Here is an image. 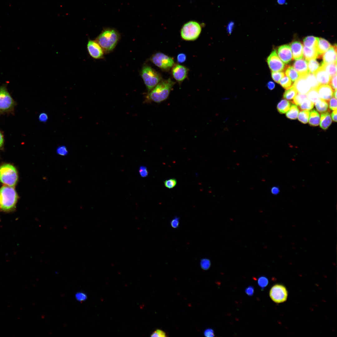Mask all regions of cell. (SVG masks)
I'll return each instance as SVG.
<instances>
[{
	"instance_id": "obj_56",
	"label": "cell",
	"mask_w": 337,
	"mask_h": 337,
	"mask_svg": "<svg viewBox=\"0 0 337 337\" xmlns=\"http://www.w3.org/2000/svg\"><path fill=\"white\" fill-rule=\"evenodd\" d=\"M337 110H334L331 113V118L334 121L337 122Z\"/></svg>"
},
{
	"instance_id": "obj_52",
	"label": "cell",
	"mask_w": 337,
	"mask_h": 337,
	"mask_svg": "<svg viewBox=\"0 0 337 337\" xmlns=\"http://www.w3.org/2000/svg\"><path fill=\"white\" fill-rule=\"evenodd\" d=\"M254 289L253 287L250 286L247 287L245 290V292L249 296L252 295L254 293Z\"/></svg>"
},
{
	"instance_id": "obj_6",
	"label": "cell",
	"mask_w": 337,
	"mask_h": 337,
	"mask_svg": "<svg viewBox=\"0 0 337 337\" xmlns=\"http://www.w3.org/2000/svg\"><path fill=\"white\" fill-rule=\"evenodd\" d=\"M17 179V170L13 165L6 164L0 167V181L1 183L13 187L16 184Z\"/></svg>"
},
{
	"instance_id": "obj_33",
	"label": "cell",
	"mask_w": 337,
	"mask_h": 337,
	"mask_svg": "<svg viewBox=\"0 0 337 337\" xmlns=\"http://www.w3.org/2000/svg\"><path fill=\"white\" fill-rule=\"evenodd\" d=\"M307 95V98L314 104L320 99L316 89H311Z\"/></svg>"
},
{
	"instance_id": "obj_43",
	"label": "cell",
	"mask_w": 337,
	"mask_h": 337,
	"mask_svg": "<svg viewBox=\"0 0 337 337\" xmlns=\"http://www.w3.org/2000/svg\"><path fill=\"white\" fill-rule=\"evenodd\" d=\"M329 108L330 110H337L336 99L333 97L330 99L329 101Z\"/></svg>"
},
{
	"instance_id": "obj_19",
	"label": "cell",
	"mask_w": 337,
	"mask_h": 337,
	"mask_svg": "<svg viewBox=\"0 0 337 337\" xmlns=\"http://www.w3.org/2000/svg\"><path fill=\"white\" fill-rule=\"evenodd\" d=\"M293 58L295 60L300 59L303 57V46L298 41H294L290 44Z\"/></svg>"
},
{
	"instance_id": "obj_25",
	"label": "cell",
	"mask_w": 337,
	"mask_h": 337,
	"mask_svg": "<svg viewBox=\"0 0 337 337\" xmlns=\"http://www.w3.org/2000/svg\"><path fill=\"white\" fill-rule=\"evenodd\" d=\"M336 63H325L322 62L320 66L323 67L331 77L337 74Z\"/></svg>"
},
{
	"instance_id": "obj_44",
	"label": "cell",
	"mask_w": 337,
	"mask_h": 337,
	"mask_svg": "<svg viewBox=\"0 0 337 337\" xmlns=\"http://www.w3.org/2000/svg\"><path fill=\"white\" fill-rule=\"evenodd\" d=\"M151 337H166V333L163 330L157 329L154 331L151 335Z\"/></svg>"
},
{
	"instance_id": "obj_13",
	"label": "cell",
	"mask_w": 337,
	"mask_h": 337,
	"mask_svg": "<svg viewBox=\"0 0 337 337\" xmlns=\"http://www.w3.org/2000/svg\"><path fill=\"white\" fill-rule=\"evenodd\" d=\"M188 72L186 67L179 64L173 66L172 70L173 77L178 82H182L187 77Z\"/></svg>"
},
{
	"instance_id": "obj_20",
	"label": "cell",
	"mask_w": 337,
	"mask_h": 337,
	"mask_svg": "<svg viewBox=\"0 0 337 337\" xmlns=\"http://www.w3.org/2000/svg\"><path fill=\"white\" fill-rule=\"evenodd\" d=\"M330 44L326 39L319 38L317 51L318 54V58H322L323 54L329 49L331 46Z\"/></svg>"
},
{
	"instance_id": "obj_41",
	"label": "cell",
	"mask_w": 337,
	"mask_h": 337,
	"mask_svg": "<svg viewBox=\"0 0 337 337\" xmlns=\"http://www.w3.org/2000/svg\"><path fill=\"white\" fill-rule=\"evenodd\" d=\"M176 184V180L173 178L166 180L164 182L165 186L169 188H173L175 186Z\"/></svg>"
},
{
	"instance_id": "obj_35",
	"label": "cell",
	"mask_w": 337,
	"mask_h": 337,
	"mask_svg": "<svg viewBox=\"0 0 337 337\" xmlns=\"http://www.w3.org/2000/svg\"><path fill=\"white\" fill-rule=\"evenodd\" d=\"M310 111L308 110H303L300 111L298 115V120L302 123L306 124L308 122Z\"/></svg>"
},
{
	"instance_id": "obj_11",
	"label": "cell",
	"mask_w": 337,
	"mask_h": 337,
	"mask_svg": "<svg viewBox=\"0 0 337 337\" xmlns=\"http://www.w3.org/2000/svg\"><path fill=\"white\" fill-rule=\"evenodd\" d=\"M87 48L89 55L93 58L100 59L104 57V51L95 40H89L87 45Z\"/></svg>"
},
{
	"instance_id": "obj_38",
	"label": "cell",
	"mask_w": 337,
	"mask_h": 337,
	"mask_svg": "<svg viewBox=\"0 0 337 337\" xmlns=\"http://www.w3.org/2000/svg\"><path fill=\"white\" fill-rule=\"evenodd\" d=\"M307 98L306 94L298 93L293 99L292 102L296 105L300 106L303 101Z\"/></svg>"
},
{
	"instance_id": "obj_34",
	"label": "cell",
	"mask_w": 337,
	"mask_h": 337,
	"mask_svg": "<svg viewBox=\"0 0 337 337\" xmlns=\"http://www.w3.org/2000/svg\"><path fill=\"white\" fill-rule=\"evenodd\" d=\"M314 104L307 98L305 99L299 106V108L302 110H309L312 109Z\"/></svg>"
},
{
	"instance_id": "obj_1",
	"label": "cell",
	"mask_w": 337,
	"mask_h": 337,
	"mask_svg": "<svg viewBox=\"0 0 337 337\" xmlns=\"http://www.w3.org/2000/svg\"><path fill=\"white\" fill-rule=\"evenodd\" d=\"M175 82L170 78L161 81L145 96V102L160 103L168 97Z\"/></svg>"
},
{
	"instance_id": "obj_29",
	"label": "cell",
	"mask_w": 337,
	"mask_h": 337,
	"mask_svg": "<svg viewBox=\"0 0 337 337\" xmlns=\"http://www.w3.org/2000/svg\"><path fill=\"white\" fill-rule=\"evenodd\" d=\"M315 104L316 110L320 113L325 112L328 109V104L325 100L320 98Z\"/></svg>"
},
{
	"instance_id": "obj_16",
	"label": "cell",
	"mask_w": 337,
	"mask_h": 337,
	"mask_svg": "<svg viewBox=\"0 0 337 337\" xmlns=\"http://www.w3.org/2000/svg\"><path fill=\"white\" fill-rule=\"evenodd\" d=\"M293 67L298 73L300 76H305L309 72L308 62L304 58L296 60L294 62Z\"/></svg>"
},
{
	"instance_id": "obj_8",
	"label": "cell",
	"mask_w": 337,
	"mask_h": 337,
	"mask_svg": "<svg viewBox=\"0 0 337 337\" xmlns=\"http://www.w3.org/2000/svg\"><path fill=\"white\" fill-rule=\"evenodd\" d=\"M150 60L157 67L164 70H169L174 64V60L172 57L160 52L153 55Z\"/></svg>"
},
{
	"instance_id": "obj_28",
	"label": "cell",
	"mask_w": 337,
	"mask_h": 337,
	"mask_svg": "<svg viewBox=\"0 0 337 337\" xmlns=\"http://www.w3.org/2000/svg\"><path fill=\"white\" fill-rule=\"evenodd\" d=\"M286 75L293 81H295L300 76L297 72L293 66H287L285 70Z\"/></svg>"
},
{
	"instance_id": "obj_40",
	"label": "cell",
	"mask_w": 337,
	"mask_h": 337,
	"mask_svg": "<svg viewBox=\"0 0 337 337\" xmlns=\"http://www.w3.org/2000/svg\"><path fill=\"white\" fill-rule=\"evenodd\" d=\"M56 152L58 154L62 156L67 155L68 153L67 148L64 145L58 147L56 149Z\"/></svg>"
},
{
	"instance_id": "obj_14",
	"label": "cell",
	"mask_w": 337,
	"mask_h": 337,
	"mask_svg": "<svg viewBox=\"0 0 337 337\" xmlns=\"http://www.w3.org/2000/svg\"><path fill=\"white\" fill-rule=\"evenodd\" d=\"M293 85L298 93L302 94H307L311 89L305 76H300Z\"/></svg>"
},
{
	"instance_id": "obj_46",
	"label": "cell",
	"mask_w": 337,
	"mask_h": 337,
	"mask_svg": "<svg viewBox=\"0 0 337 337\" xmlns=\"http://www.w3.org/2000/svg\"><path fill=\"white\" fill-rule=\"evenodd\" d=\"M337 74L331 77L329 84L334 90H337Z\"/></svg>"
},
{
	"instance_id": "obj_26",
	"label": "cell",
	"mask_w": 337,
	"mask_h": 337,
	"mask_svg": "<svg viewBox=\"0 0 337 337\" xmlns=\"http://www.w3.org/2000/svg\"><path fill=\"white\" fill-rule=\"evenodd\" d=\"M290 107V102L285 99H284L281 100L278 104L277 108L280 113L283 114L286 113L289 110Z\"/></svg>"
},
{
	"instance_id": "obj_47",
	"label": "cell",
	"mask_w": 337,
	"mask_h": 337,
	"mask_svg": "<svg viewBox=\"0 0 337 337\" xmlns=\"http://www.w3.org/2000/svg\"><path fill=\"white\" fill-rule=\"evenodd\" d=\"M38 119L40 122H46L48 119V115L45 112L42 113L39 115Z\"/></svg>"
},
{
	"instance_id": "obj_9",
	"label": "cell",
	"mask_w": 337,
	"mask_h": 337,
	"mask_svg": "<svg viewBox=\"0 0 337 337\" xmlns=\"http://www.w3.org/2000/svg\"><path fill=\"white\" fill-rule=\"evenodd\" d=\"M270 296L272 300L275 303H281L286 300L288 292L284 286L276 284L271 288L270 291Z\"/></svg>"
},
{
	"instance_id": "obj_31",
	"label": "cell",
	"mask_w": 337,
	"mask_h": 337,
	"mask_svg": "<svg viewBox=\"0 0 337 337\" xmlns=\"http://www.w3.org/2000/svg\"><path fill=\"white\" fill-rule=\"evenodd\" d=\"M297 93L295 87L292 85L289 88L286 89L283 94L284 98L289 100L293 99Z\"/></svg>"
},
{
	"instance_id": "obj_50",
	"label": "cell",
	"mask_w": 337,
	"mask_h": 337,
	"mask_svg": "<svg viewBox=\"0 0 337 337\" xmlns=\"http://www.w3.org/2000/svg\"><path fill=\"white\" fill-rule=\"evenodd\" d=\"M204 335L206 337H213L214 336V331L212 329H209L206 330L204 332Z\"/></svg>"
},
{
	"instance_id": "obj_27",
	"label": "cell",
	"mask_w": 337,
	"mask_h": 337,
	"mask_svg": "<svg viewBox=\"0 0 337 337\" xmlns=\"http://www.w3.org/2000/svg\"><path fill=\"white\" fill-rule=\"evenodd\" d=\"M305 76L311 89H316L320 85V83L317 80L315 74L309 72Z\"/></svg>"
},
{
	"instance_id": "obj_2",
	"label": "cell",
	"mask_w": 337,
	"mask_h": 337,
	"mask_svg": "<svg viewBox=\"0 0 337 337\" xmlns=\"http://www.w3.org/2000/svg\"><path fill=\"white\" fill-rule=\"evenodd\" d=\"M120 37L119 32L115 29L105 28L95 41L103 49L104 53L112 52L117 45Z\"/></svg>"
},
{
	"instance_id": "obj_57",
	"label": "cell",
	"mask_w": 337,
	"mask_h": 337,
	"mask_svg": "<svg viewBox=\"0 0 337 337\" xmlns=\"http://www.w3.org/2000/svg\"><path fill=\"white\" fill-rule=\"evenodd\" d=\"M277 2L280 5H284L286 3V0H277Z\"/></svg>"
},
{
	"instance_id": "obj_36",
	"label": "cell",
	"mask_w": 337,
	"mask_h": 337,
	"mask_svg": "<svg viewBox=\"0 0 337 337\" xmlns=\"http://www.w3.org/2000/svg\"><path fill=\"white\" fill-rule=\"evenodd\" d=\"M279 83L283 88L286 89L289 88L292 85L291 81L286 75H285L281 79Z\"/></svg>"
},
{
	"instance_id": "obj_21",
	"label": "cell",
	"mask_w": 337,
	"mask_h": 337,
	"mask_svg": "<svg viewBox=\"0 0 337 337\" xmlns=\"http://www.w3.org/2000/svg\"><path fill=\"white\" fill-rule=\"evenodd\" d=\"M320 126L323 129H327L332 123V120L330 112L325 111L321 113Z\"/></svg>"
},
{
	"instance_id": "obj_7",
	"label": "cell",
	"mask_w": 337,
	"mask_h": 337,
	"mask_svg": "<svg viewBox=\"0 0 337 337\" xmlns=\"http://www.w3.org/2000/svg\"><path fill=\"white\" fill-rule=\"evenodd\" d=\"M201 30L199 23L195 21H190L183 26L180 31L181 36L184 40H195L199 36Z\"/></svg>"
},
{
	"instance_id": "obj_17",
	"label": "cell",
	"mask_w": 337,
	"mask_h": 337,
	"mask_svg": "<svg viewBox=\"0 0 337 337\" xmlns=\"http://www.w3.org/2000/svg\"><path fill=\"white\" fill-rule=\"evenodd\" d=\"M324 63H330L337 62V46L335 44L331 46L322 55Z\"/></svg>"
},
{
	"instance_id": "obj_12",
	"label": "cell",
	"mask_w": 337,
	"mask_h": 337,
	"mask_svg": "<svg viewBox=\"0 0 337 337\" xmlns=\"http://www.w3.org/2000/svg\"><path fill=\"white\" fill-rule=\"evenodd\" d=\"M277 53L280 59L285 63H288L293 59L291 49L289 45H284L279 46L277 49Z\"/></svg>"
},
{
	"instance_id": "obj_18",
	"label": "cell",
	"mask_w": 337,
	"mask_h": 337,
	"mask_svg": "<svg viewBox=\"0 0 337 337\" xmlns=\"http://www.w3.org/2000/svg\"><path fill=\"white\" fill-rule=\"evenodd\" d=\"M315 77L320 85L329 84L331 77L325 70L321 66L315 73Z\"/></svg>"
},
{
	"instance_id": "obj_37",
	"label": "cell",
	"mask_w": 337,
	"mask_h": 337,
	"mask_svg": "<svg viewBox=\"0 0 337 337\" xmlns=\"http://www.w3.org/2000/svg\"><path fill=\"white\" fill-rule=\"evenodd\" d=\"M283 71H272L271 76L273 80L276 82L279 83L281 79L285 76Z\"/></svg>"
},
{
	"instance_id": "obj_42",
	"label": "cell",
	"mask_w": 337,
	"mask_h": 337,
	"mask_svg": "<svg viewBox=\"0 0 337 337\" xmlns=\"http://www.w3.org/2000/svg\"><path fill=\"white\" fill-rule=\"evenodd\" d=\"M268 283L267 279L265 277L261 276L258 279V283L260 287L263 288L266 286Z\"/></svg>"
},
{
	"instance_id": "obj_58",
	"label": "cell",
	"mask_w": 337,
	"mask_h": 337,
	"mask_svg": "<svg viewBox=\"0 0 337 337\" xmlns=\"http://www.w3.org/2000/svg\"><path fill=\"white\" fill-rule=\"evenodd\" d=\"M333 95L334 97L336 99V98H337V90H335L334 93H333Z\"/></svg>"
},
{
	"instance_id": "obj_4",
	"label": "cell",
	"mask_w": 337,
	"mask_h": 337,
	"mask_svg": "<svg viewBox=\"0 0 337 337\" xmlns=\"http://www.w3.org/2000/svg\"><path fill=\"white\" fill-rule=\"evenodd\" d=\"M140 74L148 92L162 80L160 74L148 65L143 66Z\"/></svg>"
},
{
	"instance_id": "obj_3",
	"label": "cell",
	"mask_w": 337,
	"mask_h": 337,
	"mask_svg": "<svg viewBox=\"0 0 337 337\" xmlns=\"http://www.w3.org/2000/svg\"><path fill=\"white\" fill-rule=\"evenodd\" d=\"M17 198V193L13 187L5 185L0 188V208L2 210L12 209L16 205Z\"/></svg>"
},
{
	"instance_id": "obj_24",
	"label": "cell",
	"mask_w": 337,
	"mask_h": 337,
	"mask_svg": "<svg viewBox=\"0 0 337 337\" xmlns=\"http://www.w3.org/2000/svg\"><path fill=\"white\" fill-rule=\"evenodd\" d=\"M309 124L312 126L318 125L320 123V115L318 112L313 109L310 112Z\"/></svg>"
},
{
	"instance_id": "obj_5",
	"label": "cell",
	"mask_w": 337,
	"mask_h": 337,
	"mask_svg": "<svg viewBox=\"0 0 337 337\" xmlns=\"http://www.w3.org/2000/svg\"><path fill=\"white\" fill-rule=\"evenodd\" d=\"M16 103L7 89V84L0 86V114L12 113Z\"/></svg>"
},
{
	"instance_id": "obj_30",
	"label": "cell",
	"mask_w": 337,
	"mask_h": 337,
	"mask_svg": "<svg viewBox=\"0 0 337 337\" xmlns=\"http://www.w3.org/2000/svg\"><path fill=\"white\" fill-rule=\"evenodd\" d=\"M299 112L298 108L295 105H291L289 110L286 112V115L287 118L291 120L297 119Z\"/></svg>"
},
{
	"instance_id": "obj_51",
	"label": "cell",
	"mask_w": 337,
	"mask_h": 337,
	"mask_svg": "<svg viewBox=\"0 0 337 337\" xmlns=\"http://www.w3.org/2000/svg\"><path fill=\"white\" fill-rule=\"evenodd\" d=\"M280 191L279 187L276 186L272 187L271 190V193L274 195L278 194L279 193Z\"/></svg>"
},
{
	"instance_id": "obj_23",
	"label": "cell",
	"mask_w": 337,
	"mask_h": 337,
	"mask_svg": "<svg viewBox=\"0 0 337 337\" xmlns=\"http://www.w3.org/2000/svg\"><path fill=\"white\" fill-rule=\"evenodd\" d=\"M319 38L313 36H308L303 40L304 46L310 48H317Z\"/></svg>"
},
{
	"instance_id": "obj_53",
	"label": "cell",
	"mask_w": 337,
	"mask_h": 337,
	"mask_svg": "<svg viewBox=\"0 0 337 337\" xmlns=\"http://www.w3.org/2000/svg\"><path fill=\"white\" fill-rule=\"evenodd\" d=\"M234 23L233 22H231L229 23L227 26V32L230 34L232 32V30L234 27Z\"/></svg>"
},
{
	"instance_id": "obj_54",
	"label": "cell",
	"mask_w": 337,
	"mask_h": 337,
	"mask_svg": "<svg viewBox=\"0 0 337 337\" xmlns=\"http://www.w3.org/2000/svg\"><path fill=\"white\" fill-rule=\"evenodd\" d=\"M268 88L271 90H273L275 87V83L272 81H269L267 84Z\"/></svg>"
},
{
	"instance_id": "obj_45",
	"label": "cell",
	"mask_w": 337,
	"mask_h": 337,
	"mask_svg": "<svg viewBox=\"0 0 337 337\" xmlns=\"http://www.w3.org/2000/svg\"><path fill=\"white\" fill-rule=\"evenodd\" d=\"M180 218L176 217L173 218L170 222L171 227L174 228H177L179 224Z\"/></svg>"
},
{
	"instance_id": "obj_10",
	"label": "cell",
	"mask_w": 337,
	"mask_h": 337,
	"mask_svg": "<svg viewBox=\"0 0 337 337\" xmlns=\"http://www.w3.org/2000/svg\"><path fill=\"white\" fill-rule=\"evenodd\" d=\"M267 64L272 71H281L286 69V65L277 55L276 50L273 51L267 59Z\"/></svg>"
},
{
	"instance_id": "obj_39",
	"label": "cell",
	"mask_w": 337,
	"mask_h": 337,
	"mask_svg": "<svg viewBox=\"0 0 337 337\" xmlns=\"http://www.w3.org/2000/svg\"><path fill=\"white\" fill-rule=\"evenodd\" d=\"M200 265L201 268L204 270H207L210 267L211 262L210 260L207 258H203L202 259L200 262Z\"/></svg>"
},
{
	"instance_id": "obj_32",
	"label": "cell",
	"mask_w": 337,
	"mask_h": 337,
	"mask_svg": "<svg viewBox=\"0 0 337 337\" xmlns=\"http://www.w3.org/2000/svg\"><path fill=\"white\" fill-rule=\"evenodd\" d=\"M308 67L309 72L315 74L320 67V65L315 59H312L309 60L308 62Z\"/></svg>"
},
{
	"instance_id": "obj_48",
	"label": "cell",
	"mask_w": 337,
	"mask_h": 337,
	"mask_svg": "<svg viewBox=\"0 0 337 337\" xmlns=\"http://www.w3.org/2000/svg\"><path fill=\"white\" fill-rule=\"evenodd\" d=\"M186 59V56L184 54L180 53L177 56V60L178 63H182L184 62Z\"/></svg>"
},
{
	"instance_id": "obj_55",
	"label": "cell",
	"mask_w": 337,
	"mask_h": 337,
	"mask_svg": "<svg viewBox=\"0 0 337 337\" xmlns=\"http://www.w3.org/2000/svg\"><path fill=\"white\" fill-rule=\"evenodd\" d=\"M4 143V136L2 133L0 131V148H2Z\"/></svg>"
},
{
	"instance_id": "obj_22",
	"label": "cell",
	"mask_w": 337,
	"mask_h": 337,
	"mask_svg": "<svg viewBox=\"0 0 337 337\" xmlns=\"http://www.w3.org/2000/svg\"><path fill=\"white\" fill-rule=\"evenodd\" d=\"M303 55L306 60L309 61L318 58V54L317 48H310L303 46Z\"/></svg>"
},
{
	"instance_id": "obj_15",
	"label": "cell",
	"mask_w": 337,
	"mask_h": 337,
	"mask_svg": "<svg viewBox=\"0 0 337 337\" xmlns=\"http://www.w3.org/2000/svg\"><path fill=\"white\" fill-rule=\"evenodd\" d=\"M319 97L326 101H329L333 95V90L330 85H320L316 88Z\"/></svg>"
},
{
	"instance_id": "obj_49",
	"label": "cell",
	"mask_w": 337,
	"mask_h": 337,
	"mask_svg": "<svg viewBox=\"0 0 337 337\" xmlns=\"http://www.w3.org/2000/svg\"><path fill=\"white\" fill-rule=\"evenodd\" d=\"M139 172L140 175L142 177H146L148 174L146 168L144 167H141L140 168Z\"/></svg>"
}]
</instances>
